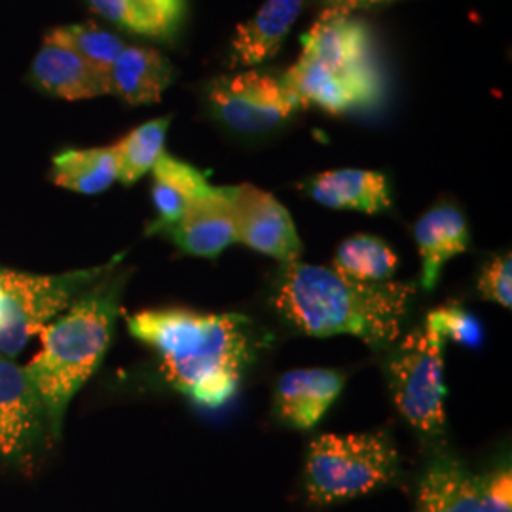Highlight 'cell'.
Returning a JSON list of instances; mask_svg holds the SVG:
<instances>
[{
  "label": "cell",
  "mask_w": 512,
  "mask_h": 512,
  "mask_svg": "<svg viewBox=\"0 0 512 512\" xmlns=\"http://www.w3.org/2000/svg\"><path fill=\"white\" fill-rule=\"evenodd\" d=\"M128 329L156 351L165 382L209 410L232 401L258 351L255 325L241 313L139 311L129 315Z\"/></svg>",
  "instance_id": "cell-1"
},
{
  "label": "cell",
  "mask_w": 512,
  "mask_h": 512,
  "mask_svg": "<svg viewBox=\"0 0 512 512\" xmlns=\"http://www.w3.org/2000/svg\"><path fill=\"white\" fill-rule=\"evenodd\" d=\"M414 294L412 283L363 285L325 266L296 260L275 272L270 306L300 334L353 336L376 351H387L403 336Z\"/></svg>",
  "instance_id": "cell-2"
},
{
  "label": "cell",
  "mask_w": 512,
  "mask_h": 512,
  "mask_svg": "<svg viewBox=\"0 0 512 512\" xmlns=\"http://www.w3.org/2000/svg\"><path fill=\"white\" fill-rule=\"evenodd\" d=\"M128 274L116 268L78 296L44 330L42 346L25 366L44 408L48 431L57 437L69 404L103 363L122 308Z\"/></svg>",
  "instance_id": "cell-3"
},
{
  "label": "cell",
  "mask_w": 512,
  "mask_h": 512,
  "mask_svg": "<svg viewBox=\"0 0 512 512\" xmlns=\"http://www.w3.org/2000/svg\"><path fill=\"white\" fill-rule=\"evenodd\" d=\"M401 454L389 431L319 435L304 463V494L313 507H329L397 484Z\"/></svg>",
  "instance_id": "cell-4"
},
{
  "label": "cell",
  "mask_w": 512,
  "mask_h": 512,
  "mask_svg": "<svg viewBox=\"0 0 512 512\" xmlns=\"http://www.w3.org/2000/svg\"><path fill=\"white\" fill-rule=\"evenodd\" d=\"M444 346L439 332L427 321L387 349V385L404 421L427 442L439 440L446 429Z\"/></svg>",
  "instance_id": "cell-5"
},
{
  "label": "cell",
  "mask_w": 512,
  "mask_h": 512,
  "mask_svg": "<svg viewBox=\"0 0 512 512\" xmlns=\"http://www.w3.org/2000/svg\"><path fill=\"white\" fill-rule=\"evenodd\" d=\"M122 256L67 274L38 275L0 268V357H16L78 296L110 274Z\"/></svg>",
  "instance_id": "cell-6"
},
{
  "label": "cell",
  "mask_w": 512,
  "mask_h": 512,
  "mask_svg": "<svg viewBox=\"0 0 512 512\" xmlns=\"http://www.w3.org/2000/svg\"><path fill=\"white\" fill-rule=\"evenodd\" d=\"M207 103L220 126L241 137L268 135L300 109L281 78L260 71L215 78Z\"/></svg>",
  "instance_id": "cell-7"
},
{
  "label": "cell",
  "mask_w": 512,
  "mask_h": 512,
  "mask_svg": "<svg viewBox=\"0 0 512 512\" xmlns=\"http://www.w3.org/2000/svg\"><path fill=\"white\" fill-rule=\"evenodd\" d=\"M232 217L236 243L281 264L300 260L304 245L283 203L253 184L232 186Z\"/></svg>",
  "instance_id": "cell-8"
},
{
  "label": "cell",
  "mask_w": 512,
  "mask_h": 512,
  "mask_svg": "<svg viewBox=\"0 0 512 512\" xmlns=\"http://www.w3.org/2000/svg\"><path fill=\"white\" fill-rule=\"evenodd\" d=\"M281 80L298 107H319L330 114L368 107L382 93V80L376 67L357 73H336L302 57Z\"/></svg>",
  "instance_id": "cell-9"
},
{
  "label": "cell",
  "mask_w": 512,
  "mask_h": 512,
  "mask_svg": "<svg viewBox=\"0 0 512 512\" xmlns=\"http://www.w3.org/2000/svg\"><path fill=\"white\" fill-rule=\"evenodd\" d=\"M44 427V408L25 366L0 357V458H25Z\"/></svg>",
  "instance_id": "cell-10"
},
{
  "label": "cell",
  "mask_w": 512,
  "mask_h": 512,
  "mask_svg": "<svg viewBox=\"0 0 512 512\" xmlns=\"http://www.w3.org/2000/svg\"><path fill=\"white\" fill-rule=\"evenodd\" d=\"M184 255L219 258L236 243L232 217V186H215L207 196L190 203L183 217L160 232Z\"/></svg>",
  "instance_id": "cell-11"
},
{
  "label": "cell",
  "mask_w": 512,
  "mask_h": 512,
  "mask_svg": "<svg viewBox=\"0 0 512 512\" xmlns=\"http://www.w3.org/2000/svg\"><path fill=\"white\" fill-rule=\"evenodd\" d=\"M344 384L346 376L334 368L289 370L275 384V418L296 431H310L338 401Z\"/></svg>",
  "instance_id": "cell-12"
},
{
  "label": "cell",
  "mask_w": 512,
  "mask_h": 512,
  "mask_svg": "<svg viewBox=\"0 0 512 512\" xmlns=\"http://www.w3.org/2000/svg\"><path fill=\"white\" fill-rule=\"evenodd\" d=\"M302 59L336 73L372 69V42L365 23L349 16L323 12L302 37Z\"/></svg>",
  "instance_id": "cell-13"
},
{
  "label": "cell",
  "mask_w": 512,
  "mask_h": 512,
  "mask_svg": "<svg viewBox=\"0 0 512 512\" xmlns=\"http://www.w3.org/2000/svg\"><path fill=\"white\" fill-rule=\"evenodd\" d=\"M300 188L310 200L329 209L378 215L391 207L387 177L378 171L332 169L313 175Z\"/></svg>",
  "instance_id": "cell-14"
},
{
  "label": "cell",
  "mask_w": 512,
  "mask_h": 512,
  "mask_svg": "<svg viewBox=\"0 0 512 512\" xmlns=\"http://www.w3.org/2000/svg\"><path fill=\"white\" fill-rule=\"evenodd\" d=\"M414 239L420 251L421 287L425 293L437 287L442 268L471 247L467 219L452 203H439L425 211L414 226Z\"/></svg>",
  "instance_id": "cell-15"
},
{
  "label": "cell",
  "mask_w": 512,
  "mask_h": 512,
  "mask_svg": "<svg viewBox=\"0 0 512 512\" xmlns=\"http://www.w3.org/2000/svg\"><path fill=\"white\" fill-rule=\"evenodd\" d=\"M478 490V476L458 456L437 448L421 471L416 512H478Z\"/></svg>",
  "instance_id": "cell-16"
},
{
  "label": "cell",
  "mask_w": 512,
  "mask_h": 512,
  "mask_svg": "<svg viewBox=\"0 0 512 512\" xmlns=\"http://www.w3.org/2000/svg\"><path fill=\"white\" fill-rule=\"evenodd\" d=\"M306 0H266L241 23L230 46V67H255L277 54Z\"/></svg>",
  "instance_id": "cell-17"
},
{
  "label": "cell",
  "mask_w": 512,
  "mask_h": 512,
  "mask_svg": "<svg viewBox=\"0 0 512 512\" xmlns=\"http://www.w3.org/2000/svg\"><path fill=\"white\" fill-rule=\"evenodd\" d=\"M31 78L42 92L69 101L110 93L109 74L93 69L71 50L50 42H44L35 57Z\"/></svg>",
  "instance_id": "cell-18"
},
{
  "label": "cell",
  "mask_w": 512,
  "mask_h": 512,
  "mask_svg": "<svg viewBox=\"0 0 512 512\" xmlns=\"http://www.w3.org/2000/svg\"><path fill=\"white\" fill-rule=\"evenodd\" d=\"M171 82L169 59L147 46H126L109 71L110 93L129 105L158 103Z\"/></svg>",
  "instance_id": "cell-19"
},
{
  "label": "cell",
  "mask_w": 512,
  "mask_h": 512,
  "mask_svg": "<svg viewBox=\"0 0 512 512\" xmlns=\"http://www.w3.org/2000/svg\"><path fill=\"white\" fill-rule=\"evenodd\" d=\"M152 203L158 219L148 226V234H160L181 219L188 205L207 196L215 186L209 184L200 169L183 160L162 154L152 169Z\"/></svg>",
  "instance_id": "cell-20"
},
{
  "label": "cell",
  "mask_w": 512,
  "mask_h": 512,
  "mask_svg": "<svg viewBox=\"0 0 512 512\" xmlns=\"http://www.w3.org/2000/svg\"><path fill=\"white\" fill-rule=\"evenodd\" d=\"M116 27L141 37L169 40L179 33L186 0H86Z\"/></svg>",
  "instance_id": "cell-21"
},
{
  "label": "cell",
  "mask_w": 512,
  "mask_h": 512,
  "mask_svg": "<svg viewBox=\"0 0 512 512\" xmlns=\"http://www.w3.org/2000/svg\"><path fill=\"white\" fill-rule=\"evenodd\" d=\"M52 179L57 186L84 196H97L118 181L112 147L71 148L54 158Z\"/></svg>",
  "instance_id": "cell-22"
},
{
  "label": "cell",
  "mask_w": 512,
  "mask_h": 512,
  "mask_svg": "<svg viewBox=\"0 0 512 512\" xmlns=\"http://www.w3.org/2000/svg\"><path fill=\"white\" fill-rule=\"evenodd\" d=\"M399 264V256L387 241L370 234H357L338 245L330 270L355 283L378 285L393 281Z\"/></svg>",
  "instance_id": "cell-23"
},
{
  "label": "cell",
  "mask_w": 512,
  "mask_h": 512,
  "mask_svg": "<svg viewBox=\"0 0 512 512\" xmlns=\"http://www.w3.org/2000/svg\"><path fill=\"white\" fill-rule=\"evenodd\" d=\"M169 124V116L150 120L139 128L131 129L126 137L112 145L120 183L131 186L154 169V165L164 154L165 135Z\"/></svg>",
  "instance_id": "cell-24"
},
{
  "label": "cell",
  "mask_w": 512,
  "mask_h": 512,
  "mask_svg": "<svg viewBox=\"0 0 512 512\" xmlns=\"http://www.w3.org/2000/svg\"><path fill=\"white\" fill-rule=\"evenodd\" d=\"M44 42L71 50L78 57H82L88 65H92L93 69L105 74H109L112 63L126 48L122 38L95 23L57 27L46 35Z\"/></svg>",
  "instance_id": "cell-25"
},
{
  "label": "cell",
  "mask_w": 512,
  "mask_h": 512,
  "mask_svg": "<svg viewBox=\"0 0 512 512\" xmlns=\"http://www.w3.org/2000/svg\"><path fill=\"white\" fill-rule=\"evenodd\" d=\"M442 336L444 342H454L461 348L480 349L484 346V325L475 313L465 310L456 302H450L439 310L431 311L425 319Z\"/></svg>",
  "instance_id": "cell-26"
},
{
  "label": "cell",
  "mask_w": 512,
  "mask_h": 512,
  "mask_svg": "<svg viewBox=\"0 0 512 512\" xmlns=\"http://www.w3.org/2000/svg\"><path fill=\"white\" fill-rule=\"evenodd\" d=\"M478 512H512V467L509 454L478 476Z\"/></svg>",
  "instance_id": "cell-27"
},
{
  "label": "cell",
  "mask_w": 512,
  "mask_h": 512,
  "mask_svg": "<svg viewBox=\"0 0 512 512\" xmlns=\"http://www.w3.org/2000/svg\"><path fill=\"white\" fill-rule=\"evenodd\" d=\"M476 293L482 300H490L505 310L512 306V258L511 253L490 256L478 275Z\"/></svg>",
  "instance_id": "cell-28"
},
{
  "label": "cell",
  "mask_w": 512,
  "mask_h": 512,
  "mask_svg": "<svg viewBox=\"0 0 512 512\" xmlns=\"http://www.w3.org/2000/svg\"><path fill=\"white\" fill-rule=\"evenodd\" d=\"M325 4V12L330 14H340V16H349L355 10H363V8H372V6H380L387 4L391 0H321Z\"/></svg>",
  "instance_id": "cell-29"
}]
</instances>
